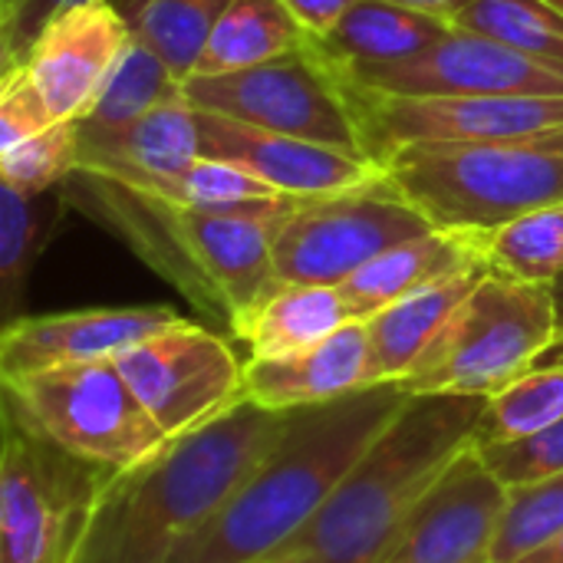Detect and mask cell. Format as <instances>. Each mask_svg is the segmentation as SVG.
I'll return each instance as SVG.
<instances>
[{
	"mask_svg": "<svg viewBox=\"0 0 563 563\" xmlns=\"http://www.w3.org/2000/svg\"><path fill=\"white\" fill-rule=\"evenodd\" d=\"M478 264H485L482 238L435 228L373 257L363 271H356L346 284H340V294L353 320H369L379 310Z\"/></svg>",
	"mask_w": 563,
	"mask_h": 563,
	"instance_id": "19",
	"label": "cell"
},
{
	"mask_svg": "<svg viewBox=\"0 0 563 563\" xmlns=\"http://www.w3.org/2000/svg\"><path fill=\"white\" fill-rule=\"evenodd\" d=\"M389 3H402V7H412V10H422V13H432V16L455 23V16L462 10H468L475 0H389Z\"/></svg>",
	"mask_w": 563,
	"mask_h": 563,
	"instance_id": "37",
	"label": "cell"
},
{
	"mask_svg": "<svg viewBox=\"0 0 563 563\" xmlns=\"http://www.w3.org/2000/svg\"><path fill=\"white\" fill-rule=\"evenodd\" d=\"M563 534V475L508 492L492 563H518Z\"/></svg>",
	"mask_w": 563,
	"mask_h": 563,
	"instance_id": "30",
	"label": "cell"
},
{
	"mask_svg": "<svg viewBox=\"0 0 563 563\" xmlns=\"http://www.w3.org/2000/svg\"><path fill=\"white\" fill-rule=\"evenodd\" d=\"M310 43L307 30L284 0H231L214 23L191 76H221L297 53ZM188 76V79H191Z\"/></svg>",
	"mask_w": 563,
	"mask_h": 563,
	"instance_id": "23",
	"label": "cell"
},
{
	"mask_svg": "<svg viewBox=\"0 0 563 563\" xmlns=\"http://www.w3.org/2000/svg\"><path fill=\"white\" fill-rule=\"evenodd\" d=\"M53 211L36 208V198L0 185V317L3 327L23 317V297L36 257L53 228Z\"/></svg>",
	"mask_w": 563,
	"mask_h": 563,
	"instance_id": "28",
	"label": "cell"
},
{
	"mask_svg": "<svg viewBox=\"0 0 563 563\" xmlns=\"http://www.w3.org/2000/svg\"><path fill=\"white\" fill-rule=\"evenodd\" d=\"M340 73L389 96H563L561 69L455 23L406 63Z\"/></svg>",
	"mask_w": 563,
	"mask_h": 563,
	"instance_id": "12",
	"label": "cell"
},
{
	"mask_svg": "<svg viewBox=\"0 0 563 563\" xmlns=\"http://www.w3.org/2000/svg\"><path fill=\"white\" fill-rule=\"evenodd\" d=\"M284 3L297 16V23L307 30V36L310 40H320V36H327L343 20V13L356 0H284Z\"/></svg>",
	"mask_w": 563,
	"mask_h": 563,
	"instance_id": "36",
	"label": "cell"
},
{
	"mask_svg": "<svg viewBox=\"0 0 563 563\" xmlns=\"http://www.w3.org/2000/svg\"><path fill=\"white\" fill-rule=\"evenodd\" d=\"M99 478L3 412L0 563H63Z\"/></svg>",
	"mask_w": 563,
	"mask_h": 563,
	"instance_id": "11",
	"label": "cell"
},
{
	"mask_svg": "<svg viewBox=\"0 0 563 563\" xmlns=\"http://www.w3.org/2000/svg\"><path fill=\"white\" fill-rule=\"evenodd\" d=\"M158 198H168L185 208H201V211H224V208H241V205H257V201H274L284 198L254 175H247L238 165H228L221 158H195L188 172L178 178L165 181Z\"/></svg>",
	"mask_w": 563,
	"mask_h": 563,
	"instance_id": "32",
	"label": "cell"
},
{
	"mask_svg": "<svg viewBox=\"0 0 563 563\" xmlns=\"http://www.w3.org/2000/svg\"><path fill=\"white\" fill-rule=\"evenodd\" d=\"M551 363H563V353H561V360H551Z\"/></svg>",
	"mask_w": 563,
	"mask_h": 563,
	"instance_id": "41",
	"label": "cell"
},
{
	"mask_svg": "<svg viewBox=\"0 0 563 563\" xmlns=\"http://www.w3.org/2000/svg\"><path fill=\"white\" fill-rule=\"evenodd\" d=\"M435 231L393 185L379 178L327 198H300L274 241L280 284L340 287L389 247Z\"/></svg>",
	"mask_w": 563,
	"mask_h": 563,
	"instance_id": "9",
	"label": "cell"
},
{
	"mask_svg": "<svg viewBox=\"0 0 563 563\" xmlns=\"http://www.w3.org/2000/svg\"><path fill=\"white\" fill-rule=\"evenodd\" d=\"M181 313L148 307H89L66 313L16 317L0 333V379L30 376L56 366L115 360L139 340L178 323Z\"/></svg>",
	"mask_w": 563,
	"mask_h": 563,
	"instance_id": "16",
	"label": "cell"
},
{
	"mask_svg": "<svg viewBox=\"0 0 563 563\" xmlns=\"http://www.w3.org/2000/svg\"><path fill=\"white\" fill-rule=\"evenodd\" d=\"M482 396H409L327 505L261 563H383L435 478L475 445Z\"/></svg>",
	"mask_w": 563,
	"mask_h": 563,
	"instance_id": "3",
	"label": "cell"
},
{
	"mask_svg": "<svg viewBox=\"0 0 563 563\" xmlns=\"http://www.w3.org/2000/svg\"><path fill=\"white\" fill-rule=\"evenodd\" d=\"M82 0H0V73L26 59L43 26Z\"/></svg>",
	"mask_w": 563,
	"mask_h": 563,
	"instance_id": "35",
	"label": "cell"
},
{
	"mask_svg": "<svg viewBox=\"0 0 563 563\" xmlns=\"http://www.w3.org/2000/svg\"><path fill=\"white\" fill-rule=\"evenodd\" d=\"M79 165V125L56 122L13 148L0 152V185H10L30 198L59 188Z\"/></svg>",
	"mask_w": 563,
	"mask_h": 563,
	"instance_id": "31",
	"label": "cell"
},
{
	"mask_svg": "<svg viewBox=\"0 0 563 563\" xmlns=\"http://www.w3.org/2000/svg\"><path fill=\"white\" fill-rule=\"evenodd\" d=\"M548 3H551V7H558V10L563 13V0H548Z\"/></svg>",
	"mask_w": 563,
	"mask_h": 563,
	"instance_id": "40",
	"label": "cell"
},
{
	"mask_svg": "<svg viewBox=\"0 0 563 563\" xmlns=\"http://www.w3.org/2000/svg\"><path fill=\"white\" fill-rule=\"evenodd\" d=\"M558 340L554 287L488 271L399 386L409 396L492 399L541 366L558 350Z\"/></svg>",
	"mask_w": 563,
	"mask_h": 563,
	"instance_id": "5",
	"label": "cell"
},
{
	"mask_svg": "<svg viewBox=\"0 0 563 563\" xmlns=\"http://www.w3.org/2000/svg\"><path fill=\"white\" fill-rule=\"evenodd\" d=\"M455 26L492 36L563 73V13L548 0H475Z\"/></svg>",
	"mask_w": 563,
	"mask_h": 563,
	"instance_id": "27",
	"label": "cell"
},
{
	"mask_svg": "<svg viewBox=\"0 0 563 563\" xmlns=\"http://www.w3.org/2000/svg\"><path fill=\"white\" fill-rule=\"evenodd\" d=\"M185 96L201 112L369 158L336 69L310 43L251 69L191 76L185 79Z\"/></svg>",
	"mask_w": 563,
	"mask_h": 563,
	"instance_id": "7",
	"label": "cell"
},
{
	"mask_svg": "<svg viewBox=\"0 0 563 563\" xmlns=\"http://www.w3.org/2000/svg\"><path fill=\"white\" fill-rule=\"evenodd\" d=\"M0 386L3 412L99 475L125 472L168 442L115 360L56 366L0 379Z\"/></svg>",
	"mask_w": 563,
	"mask_h": 563,
	"instance_id": "6",
	"label": "cell"
},
{
	"mask_svg": "<svg viewBox=\"0 0 563 563\" xmlns=\"http://www.w3.org/2000/svg\"><path fill=\"white\" fill-rule=\"evenodd\" d=\"M563 419V363H541L485 402L475 445L511 442Z\"/></svg>",
	"mask_w": 563,
	"mask_h": 563,
	"instance_id": "29",
	"label": "cell"
},
{
	"mask_svg": "<svg viewBox=\"0 0 563 563\" xmlns=\"http://www.w3.org/2000/svg\"><path fill=\"white\" fill-rule=\"evenodd\" d=\"M518 563H563V534H558V538H554L551 544L538 548L534 554L521 558Z\"/></svg>",
	"mask_w": 563,
	"mask_h": 563,
	"instance_id": "38",
	"label": "cell"
},
{
	"mask_svg": "<svg viewBox=\"0 0 563 563\" xmlns=\"http://www.w3.org/2000/svg\"><path fill=\"white\" fill-rule=\"evenodd\" d=\"M554 297H558V323H561V340H558V350L554 353H563V277L554 284Z\"/></svg>",
	"mask_w": 563,
	"mask_h": 563,
	"instance_id": "39",
	"label": "cell"
},
{
	"mask_svg": "<svg viewBox=\"0 0 563 563\" xmlns=\"http://www.w3.org/2000/svg\"><path fill=\"white\" fill-rule=\"evenodd\" d=\"M195 158H201V139H198V112L188 102V96L168 99L122 125H109V129L79 125L76 168L109 175L148 195H158L165 181L188 172Z\"/></svg>",
	"mask_w": 563,
	"mask_h": 563,
	"instance_id": "17",
	"label": "cell"
},
{
	"mask_svg": "<svg viewBox=\"0 0 563 563\" xmlns=\"http://www.w3.org/2000/svg\"><path fill=\"white\" fill-rule=\"evenodd\" d=\"M195 112L201 155L244 168L284 198H327L386 178V168L373 158L310 139L257 129L218 112Z\"/></svg>",
	"mask_w": 563,
	"mask_h": 563,
	"instance_id": "14",
	"label": "cell"
},
{
	"mask_svg": "<svg viewBox=\"0 0 563 563\" xmlns=\"http://www.w3.org/2000/svg\"><path fill=\"white\" fill-rule=\"evenodd\" d=\"M115 366L165 439H181L244 402V363L231 343L185 317L122 350Z\"/></svg>",
	"mask_w": 563,
	"mask_h": 563,
	"instance_id": "10",
	"label": "cell"
},
{
	"mask_svg": "<svg viewBox=\"0 0 563 563\" xmlns=\"http://www.w3.org/2000/svg\"><path fill=\"white\" fill-rule=\"evenodd\" d=\"M482 247L492 274L554 287L563 277V201L508 221Z\"/></svg>",
	"mask_w": 563,
	"mask_h": 563,
	"instance_id": "26",
	"label": "cell"
},
{
	"mask_svg": "<svg viewBox=\"0 0 563 563\" xmlns=\"http://www.w3.org/2000/svg\"><path fill=\"white\" fill-rule=\"evenodd\" d=\"M350 307L340 287L323 284H277L238 327L251 360H280L303 353L350 323Z\"/></svg>",
	"mask_w": 563,
	"mask_h": 563,
	"instance_id": "22",
	"label": "cell"
},
{
	"mask_svg": "<svg viewBox=\"0 0 563 563\" xmlns=\"http://www.w3.org/2000/svg\"><path fill=\"white\" fill-rule=\"evenodd\" d=\"M56 125L40 89L23 66L0 73V152L20 145L23 139Z\"/></svg>",
	"mask_w": 563,
	"mask_h": 563,
	"instance_id": "34",
	"label": "cell"
},
{
	"mask_svg": "<svg viewBox=\"0 0 563 563\" xmlns=\"http://www.w3.org/2000/svg\"><path fill=\"white\" fill-rule=\"evenodd\" d=\"M485 468L508 488H528L538 482H548L554 475H563V419L551 429H541L525 439L511 442H492L475 445Z\"/></svg>",
	"mask_w": 563,
	"mask_h": 563,
	"instance_id": "33",
	"label": "cell"
},
{
	"mask_svg": "<svg viewBox=\"0 0 563 563\" xmlns=\"http://www.w3.org/2000/svg\"><path fill=\"white\" fill-rule=\"evenodd\" d=\"M360 389H369V333L363 320H350L303 353L244 363V399L271 412L323 406Z\"/></svg>",
	"mask_w": 563,
	"mask_h": 563,
	"instance_id": "18",
	"label": "cell"
},
{
	"mask_svg": "<svg viewBox=\"0 0 563 563\" xmlns=\"http://www.w3.org/2000/svg\"><path fill=\"white\" fill-rule=\"evenodd\" d=\"M132 33L185 82L231 0H112Z\"/></svg>",
	"mask_w": 563,
	"mask_h": 563,
	"instance_id": "24",
	"label": "cell"
},
{
	"mask_svg": "<svg viewBox=\"0 0 563 563\" xmlns=\"http://www.w3.org/2000/svg\"><path fill=\"white\" fill-rule=\"evenodd\" d=\"M508 488L465 449L422 495L383 563H492Z\"/></svg>",
	"mask_w": 563,
	"mask_h": 563,
	"instance_id": "13",
	"label": "cell"
},
{
	"mask_svg": "<svg viewBox=\"0 0 563 563\" xmlns=\"http://www.w3.org/2000/svg\"><path fill=\"white\" fill-rule=\"evenodd\" d=\"M287 422L290 412L244 399L145 462L102 475L63 563H172L274 452Z\"/></svg>",
	"mask_w": 563,
	"mask_h": 563,
	"instance_id": "1",
	"label": "cell"
},
{
	"mask_svg": "<svg viewBox=\"0 0 563 563\" xmlns=\"http://www.w3.org/2000/svg\"><path fill=\"white\" fill-rule=\"evenodd\" d=\"M485 274V264L459 271L363 320L369 333V386L402 383Z\"/></svg>",
	"mask_w": 563,
	"mask_h": 563,
	"instance_id": "20",
	"label": "cell"
},
{
	"mask_svg": "<svg viewBox=\"0 0 563 563\" xmlns=\"http://www.w3.org/2000/svg\"><path fill=\"white\" fill-rule=\"evenodd\" d=\"M129 40L132 26L112 0H82L43 26L20 66L56 122H79Z\"/></svg>",
	"mask_w": 563,
	"mask_h": 563,
	"instance_id": "15",
	"label": "cell"
},
{
	"mask_svg": "<svg viewBox=\"0 0 563 563\" xmlns=\"http://www.w3.org/2000/svg\"><path fill=\"white\" fill-rule=\"evenodd\" d=\"M399 383L294 409L287 432L172 563H261L327 505L346 472L399 416Z\"/></svg>",
	"mask_w": 563,
	"mask_h": 563,
	"instance_id": "2",
	"label": "cell"
},
{
	"mask_svg": "<svg viewBox=\"0 0 563 563\" xmlns=\"http://www.w3.org/2000/svg\"><path fill=\"white\" fill-rule=\"evenodd\" d=\"M376 165L426 142H518L563 132V96H389L336 69Z\"/></svg>",
	"mask_w": 563,
	"mask_h": 563,
	"instance_id": "8",
	"label": "cell"
},
{
	"mask_svg": "<svg viewBox=\"0 0 563 563\" xmlns=\"http://www.w3.org/2000/svg\"><path fill=\"white\" fill-rule=\"evenodd\" d=\"M449 30V20L402 3L356 0L343 20L327 36L310 40V46L336 69H373L419 56Z\"/></svg>",
	"mask_w": 563,
	"mask_h": 563,
	"instance_id": "21",
	"label": "cell"
},
{
	"mask_svg": "<svg viewBox=\"0 0 563 563\" xmlns=\"http://www.w3.org/2000/svg\"><path fill=\"white\" fill-rule=\"evenodd\" d=\"M389 185L439 231L488 238L563 201V132L518 142H426L396 152Z\"/></svg>",
	"mask_w": 563,
	"mask_h": 563,
	"instance_id": "4",
	"label": "cell"
},
{
	"mask_svg": "<svg viewBox=\"0 0 563 563\" xmlns=\"http://www.w3.org/2000/svg\"><path fill=\"white\" fill-rule=\"evenodd\" d=\"M178 96H185V82L172 73V66L152 46H145L132 33L129 46L122 49L119 63L112 66L109 79L102 82L92 109L79 119V125L86 129L122 125Z\"/></svg>",
	"mask_w": 563,
	"mask_h": 563,
	"instance_id": "25",
	"label": "cell"
}]
</instances>
